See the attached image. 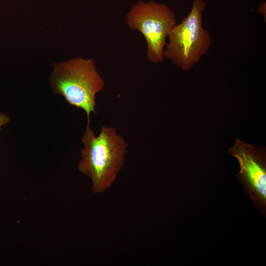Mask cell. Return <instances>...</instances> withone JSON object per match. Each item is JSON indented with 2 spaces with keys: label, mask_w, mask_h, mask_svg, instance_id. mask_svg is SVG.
Instances as JSON below:
<instances>
[{
  "label": "cell",
  "mask_w": 266,
  "mask_h": 266,
  "mask_svg": "<svg viewBox=\"0 0 266 266\" xmlns=\"http://www.w3.org/2000/svg\"><path fill=\"white\" fill-rule=\"evenodd\" d=\"M81 141L83 148L77 170L90 178L94 194H103L111 188L124 166L128 145L110 126H102L98 135L87 126Z\"/></svg>",
  "instance_id": "6da1fadb"
},
{
  "label": "cell",
  "mask_w": 266,
  "mask_h": 266,
  "mask_svg": "<svg viewBox=\"0 0 266 266\" xmlns=\"http://www.w3.org/2000/svg\"><path fill=\"white\" fill-rule=\"evenodd\" d=\"M50 83L53 92L62 96L70 105L84 110L90 125V115L96 113V95L104 81L91 59L76 57L53 66Z\"/></svg>",
  "instance_id": "7a4b0ae2"
},
{
  "label": "cell",
  "mask_w": 266,
  "mask_h": 266,
  "mask_svg": "<svg viewBox=\"0 0 266 266\" xmlns=\"http://www.w3.org/2000/svg\"><path fill=\"white\" fill-rule=\"evenodd\" d=\"M206 4L203 0H194L190 12L171 29L164 50L165 57L184 70L192 69L210 48V32L202 27Z\"/></svg>",
  "instance_id": "3957f363"
},
{
  "label": "cell",
  "mask_w": 266,
  "mask_h": 266,
  "mask_svg": "<svg viewBox=\"0 0 266 266\" xmlns=\"http://www.w3.org/2000/svg\"><path fill=\"white\" fill-rule=\"evenodd\" d=\"M127 23L131 29L139 31L145 38L148 60L155 64L162 62L165 58L166 39L176 24L174 12L162 3L139 1L128 13Z\"/></svg>",
  "instance_id": "277c9868"
},
{
  "label": "cell",
  "mask_w": 266,
  "mask_h": 266,
  "mask_svg": "<svg viewBox=\"0 0 266 266\" xmlns=\"http://www.w3.org/2000/svg\"><path fill=\"white\" fill-rule=\"evenodd\" d=\"M228 153L235 157L240 167L237 176L256 205L266 213V157L265 149L236 139Z\"/></svg>",
  "instance_id": "5b68a950"
},
{
  "label": "cell",
  "mask_w": 266,
  "mask_h": 266,
  "mask_svg": "<svg viewBox=\"0 0 266 266\" xmlns=\"http://www.w3.org/2000/svg\"><path fill=\"white\" fill-rule=\"evenodd\" d=\"M10 118L3 113L0 112V130L1 127L6 125L10 121Z\"/></svg>",
  "instance_id": "8992f818"
},
{
  "label": "cell",
  "mask_w": 266,
  "mask_h": 266,
  "mask_svg": "<svg viewBox=\"0 0 266 266\" xmlns=\"http://www.w3.org/2000/svg\"><path fill=\"white\" fill-rule=\"evenodd\" d=\"M264 10H266V2L262 1L259 5L258 12L264 16L265 14V16H266V11H264Z\"/></svg>",
  "instance_id": "52a82bcc"
}]
</instances>
